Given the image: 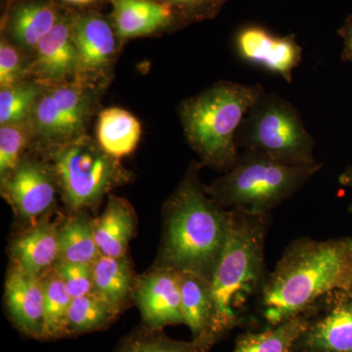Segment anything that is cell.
<instances>
[{
	"mask_svg": "<svg viewBox=\"0 0 352 352\" xmlns=\"http://www.w3.org/2000/svg\"><path fill=\"white\" fill-rule=\"evenodd\" d=\"M352 286V237L302 238L292 243L267 276L259 307L275 326L316 308L322 298Z\"/></svg>",
	"mask_w": 352,
	"mask_h": 352,
	"instance_id": "cell-1",
	"label": "cell"
},
{
	"mask_svg": "<svg viewBox=\"0 0 352 352\" xmlns=\"http://www.w3.org/2000/svg\"><path fill=\"white\" fill-rule=\"evenodd\" d=\"M193 163L166 201L159 265L210 279L226 242L231 210L217 203L201 183Z\"/></svg>",
	"mask_w": 352,
	"mask_h": 352,
	"instance_id": "cell-2",
	"label": "cell"
},
{
	"mask_svg": "<svg viewBox=\"0 0 352 352\" xmlns=\"http://www.w3.org/2000/svg\"><path fill=\"white\" fill-rule=\"evenodd\" d=\"M270 214L231 210L226 242L210 277L215 344L239 325L250 300L261 294L267 276L264 244Z\"/></svg>",
	"mask_w": 352,
	"mask_h": 352,
	"instance_id": "cell-3",
	"label": "cell"
},
{
	"mask_svg": "<svg viewBox=\"0 0 352 352\" xmlns=\"http://www.w3.org/2000/svg\"><path fill=\"white\" fill-rule=\"evenodd\" d=\"M264 90L259 83L221 80L180 104L183 132L201 164L226 173L232 168L240 155L236 132Z\"/></svg>",
	"mask_w": 352,
	"mask_h": 352,
	"instance_id": "cell-4",
	"label": "cell"
},
{
	"mask_svg": "<svg viewBox=\"0 0 352 352\" xmlns=\"http://www.w3.org/2000/svg\"><path fill=\"white\" fill-rule=\"evenodd\" d=\"M322 168L320 163L291 166L245 150L226 175L205 189L221 207L250 214H270Z\"/></svg>",
	"mask_w": 352,
	"mask_h": 352,
	"instance_id": "cell-5",
	"label": "cell"
},
{
	"mask_svg": "<svg viewBox=\"0 0 352 352\" xmlns=\"http://www.w3.org/2000/svg\"><path fill=\"white\" fill-rule=\"evenodd\" d=\"M236 143L243 151L261 153L291 166H311L315 140L298 109L265 90L254 101L236 132Z\"/></svg>",
	"mask_w": 352,
	"mask_h": 352,
	"instance_id": "cell-6",
	"label": "cell"
},
{
	"mask_svg": "<svg viewBox=\"0 0 352 352\" xmlns=\"http://www.w3.org/2000/svg\"><path fill=\"white\" fill-rule=\"evenodd\" d=\"M52 150L50 164L72 212L97 207L109 192L131 178L120 160L107 154L87 134Z\"/></svg>",
	"mask_w": 352,
	"mask_h": 352,
	"instance_id": "cell-7",
	"label": "cell"
},
{
	"mask_svg": "<svg viewBox=\"0 0 352 352\" xmlns=\"http://www.w3.org/2000/svg\"><path fill=\"white\" fill-rule=\"evenodd\" d=\"M94 102V85L76 78L44 87L29 122L32 138L52 149L85 135Z\"/></svg>",
	"mask_w": 352,
	"mask_h": 352,
	"instance_id": "cell-8",
	"label": "cell"
},
{
	"mask_svg": "<svg viewBox=\"0 0 352 352\" xmlns=\"http://www.w3.org/2000/svg\"><path fill=\"white\" fill-rule=\"evenodd\" d=\"M58 183L50 164L24 157L19 166L1 180V194L24 223L41 220L55 205Z\"/></svg>",
	"mask_w": 352,
	"mask_h": 352,
	"instance_id": "cell-9",
	"label": "cell"
},
{
	"mask_svg": "<svg viewBox=\"0 0 352 352\" xmlns=\"http://www.w3.org/2000/svg\"><path fill=\"white\" fill-rule=\"evenodd\" d=\"M134 302L143 326L152 330L183 324L179 271L157 265L136 279Z\"/></svg>",
	"mask_w": 352,
	"mask_h": 352,
	"instance_id": "cell-10",
	"label": "cell"
},
{
	"mask_svg": "<svg viewBox=\"0 0 352 352\" xmlns=\"http://www.w3.org/2000/svg\"><path fill=\"white\" fill-rule=\"evenodd\" d=\"M72 28L78 60L76 80L94 85L112 66L117 54V32L103 16L94 13L73 16Z\"/></svg>",
	"mask_w": 352,
	"mask_h": 352,
	"instance_id": "cell-11",
	"label": "cell"
},
{
	"mask_svg": "<svg viewBox=\"0 0 352 352\" xmlns=\"http://www.w3.org/2000/svg\"><path fill=\"white\" fill-rule=\"evenodd\" d=\"M236 53L245 63L261 67L293 82L294 71L302 63V48L295 36H279L258 25L243 28L234 39Z\"/></svg>",
	"mask_w": 352,
	"mask_h": 352,
	"instance_id": "cell-12",
	"label": "cell"
},
{
	"mask_svg": "<svg viewBox=\"0 0 352 352\" xmlns=\"http://www.w3.org/2000/svg\"><path fill=\"white\" fill-rule=\"evenodd\" d=\"M34 52V60L27 69V75L32 76V80L43 87H50L76 78L78 60L72 17L61 16Z\"/></svg>",
	"mask_w": 352,
	"mask_h": 352,
	"instance_id": "cell-13",
	"label": "cell"
},
{
	"mask_svg": "<svg viewBox=\"0 0 352 352\" xmlns=\"http://www.w3.org/2000/svg\"><path fill=\"white\" fill-rule=\"evenodd\" d=\"M328 305L319 316L315 311L295 351L352 352V298L346 292H337Z\"/></svg>",
	"mask_w": 352,
	"mask_h": 352,
	"instance_id": "cell-14",
	"label": "cell"
},
{
	"mask_svg": "<svg viewBox=\"0 0 352 352\" xmlns=\"http://www.w3.org/2000/svg\"><path fill=\"white\" fill-rule=\"evenodd\" d=\"M4 298L7 312L15 327L28 337L43 340L44 295L41 278L11 266L7 273Z\"/></svg>",
	"mask_w": 352,
	"mask_h": 352,
	"instance_id": "cell-15",
	"label": "cell"
},
{
	"mask_svg": "<svg viewBox=\"0 0 352 352\" xmlns=\"http://www.w3.org/2000/svg\"><path fill=\"white\" fill-rule=\"evenodd\" d=\"M12 265L43 278L59 259V226L41 219L14 237L9 247Z\"/></svg>",
	"mask_w": 352,
	"mask_h": 352,
	"instance_id": "cell-16",
	"label": "cell"
},
{
	"mask_svg": "<svg viewBox=\"0 0 352 352\" xmlns=\"http://www.w3.org/2000/svg\"><path fill=\"white\" fill-rule=\"evenodd\" d=\"M183 324L191 331L192 340L210 349L214 339V307L210 279L188 271H179Z\"/></svg>",
	"mask_w": 352,
	"mask_h": 352,
	"instance_id": "cell-17",
	"label": "cell"
},
{
	"mask_svg": "<svg viewBox=\"0 0 352 352\" xmlns=\"http://www.w3.org/2000/svg\"><path fill=\"white\" fill-rule=\"evenodd\" d=\"M112 3L113 25L120 39L148 36L175 19V11L164 0H112Z\"/></svg>",
	"mask_w": 352,
	"mask_h": 352,
	"instance_id": "cell-18",
	"label": "cell"
},
{
	"mask_svg": "<svg viewBox=\"0 0 352 352\" xmlns=\"http://www.w3.org/2000/svg\"><path fill=\"white\" fill-rule=\"evenodd\" d=\"M131 204L119 197H109L103 214L95 219V239L101 254L113 258L126 256L135 235L138 220Z\"/></svg>",
	"mask_w": 352,
	"mask_h": 352,
	"instance_id": "cell-19",
	"label": "cell"
},
{
	"mask_svg": "<svg viewBox=\"0 0 352 352\" xmlns=\"http://www.w3.org/2000/svg\"><path fill=\"white\" fill-rule=\"evenodd\" d=\"M60 17L57 7L52 2L29 0L14 8L8 21V32L21 47L34 51Z\"/></svg>",
	"mask_w": 352,
	"mask_h": 352,
	"instance_id": "cell-20",
	"label": "cell"
},
{
	"mask_svg": "<svg viewBox=\"0 0 352 352\" xmlns=\"http://www.w3.org/2000/svg\"><path fill=\"white\" fill-rule=\"evenodd\" d=\"M127 256L113 258L101 254L92 264L94 293L122 314L133 296L136 278Z\"/></svg>",
	"mask_w": 352,
	"mask_h": 352,
	"instance_id": "cell-21",
	"label": "cell"
},
{
	"mask_svg": "<svg viewBox=\"0 0 352 352\" xmlns=\"http://www.w3.org/2000/svg\"><path fill=\"white\" fill-rule=\"evenodd\" d=\"M141 135L140 122L129 111L112 107L99 113L97 142L110 156L119 160L129 156L138 147Z\"/></svg>",
	"mask_w": 352,
	"mask_h": 352,
	"instance_id": "cell-22",
	"label": "cell"
},
{
	"mask_svg": "<svg viewBox=\"0 0 352 352\" xmlns=\"http://www.w3.org/2000/svg\"><path fill=\"white\" fill-rule=\"evenodd\" d=\"M316 308L263 332L242 333L236 340L234 352H294L296 342L309 325Z\"/></svg>",
	"mask_w": 352,
	"mask_h": 352,
	"instance_id": "cell-23",
	"label": "cell"
},
{
	"mask_svg": "<svg viewBox=\"0 0 352 352\" xmlns=\"http://www.w3.org/2000/svg\"><path fill=\"white\" fill-rule=\"evenodd\" d=\"M101 256L95 239V219L82 212H73L59 226L58 261L92 265Z\"/></svg>",
	"mask_w": 352,
	"mask_h": 352,
	"instance_id": "cell-24",
	"label": "cell"
},
{
	"mask_svg": "<svg viewBox=\"0 0 352 352\" xmlns=\"http://www.w3.org/2000/svg\"><path fill=\"white\" fill-rule=\"evenodd\" d=\"M120 314L107 300L94 292L74 298L67 315L65 337L83 335L107 328Z\"/></svg>",
	"mask_w": 352,
	"mask_h": 352,
	"instance_id": "cell-25",
	"label": "cell"
},
{
	"mask_svg": "<svg viewBox=\"0 0 352 352\" xmlns=\"http://www.w3.org/2000/svg\"><path fill=\"white\" fill-rule=\"evenodd\" d=\"M41 280L44 295L43 340L64 338L67 315L73 296L54 268Z\"/></svg>",
	"mask_w": 352,
	"mask_h": 352,
	"instance_id": "cell-26",
	"label": "cell"
},
{
	"mask_svg": "<svg viewBox=\"0 0 352 352\" xmlns=\"http://www.w3.org/2000/svg\"><path fill=\"white\" fill-rule=\"evenodd\" d=\"M43 85L34 80H23L0 90V124L29 122Z\"/></svg>",
	"mask_w": 352,
	"mask_h": 352,
	"instance_id": "cell-27",
	"label": "cell"
},
{
	"mask_svg": "<svg viewBox=\"0 0 352 352\" xmlns=\"http://www.w3.org/2000/svg\"><path fill=\"white\" fill-rule=\"evenodd\" d=\"M115 352H210V349L193 340L183 342L170 339L163 331L143 326L124 338Z\"/></svg>",
	"mask_w": 352,
	"mask_h": 352,
	"instance_id": "cell-28",
	"label": "cell"
},
{
	"mask_svg": "<svg viewBox=\"0 0 352 352\" xmlns=\"http://www.w3.org/2000/svg\"><path fill=\"white\" fill-rule=\"evenodd\" d=\"M32 138L29 122L0 126V179H4L19 166Z\"/></svg>",
	"mask_w": 352,
	"mask_h": 352,
	"instance_id": "cell-29",
	"label": "cell"
},
{
	"mask_svg": "<svg viewBox=\"0 0 352 352\" xmlns=\"http://www.w3.org/2000/svg\"><path fill=\"white\" fill-rule=\"evenodd\" d=\"M53 268L63 279L73 298L94 292L92 265L59 261Z\"/></svg>",
	"mask_w": 352,
	"mask_h": 352,
	"instance_id": "cell-30",
	"label": "cell"
},
{
	"mask_svg": "<svg viewBox=\"0 0 352 352\" xmlns=\"http://www.w3.org/2000/svg\"><path fill=\"white\" fill-rule=\"evenodd\" d=\"M27 69L19 48L2 38L0 43V88L13 87L25 80Z\"/></svg>",
	"mask_w": 352,
	"mask_h": 352,
	"instance_id": "cell-31",
	"label": "cell"
},
{
	"mask_svg": "<svg viewBox=\"0 0 352 352\" xmlns=\"http://www.w3.org/2000/svg\"><path fill=\"white\" fill-rule=\"evenodd\" d=\"M168 2L176 15L187 20H203L212 17L226 0H164Z\"/></svg>",
	"mask_w": 352,
	"mask_h": 352,
	"instance_id": "cell-32",
	"label": "cell"
},
{
	"mask_svg": "<svg viewBox=\"0 0 352 352\" xmlns=\"http://www.w3.org/2000/svg\"><path fill=\"white\" fill-rule=\"evenodd\" d=\"M338 32L344 41V50L340 58L342 61L352 64V14Z\"/></svg>",
	"mask_w": 352,
	"mask_h": 352,
	"instance_id": "cell-33",
	"label": "cell"
},
{
	"mask_svg": "<svg viewBox=\"0 0 352 352\" xmlns=\"http://www.w3.org/2000/svg\"><path fill=\"white\" fill-rule=\"evenodd\" d=\"M339 183L342 186L352 189V166H349L340 173Z\"/></svg>",
	"mask_w": 352,
	"mask_h": 352,
	"instance_id": "cell-34",
	"label": "cell"
},
{
	"mask_svg": "<svg viewBox=\"0 0 352 352\" xmlns=\"http://www.w3.org/2000/svg\"><path fill=\"white\" fill-rule=\"evenodd\" d=\"M68 3L75 4V6H88V4L94 3L98 0H64Z\"/></svg>",
	"mask_w": 352,
	"mask_h": 352,
	"instance_id": "cell-35",
	"label": "cell"
},
{
	"mask_svg": "<svg viewBox=\"0 0 352 352\" xmlns=\"http://www.w3.org/2000/svg\"><path fill=\"white\" fill-rule=\"evenodd\" d=\"M347 295H349V296H351V298H352V286H351V288L349 289V291L347 292Z\"/></svg>",
	"mask_w": 352,
	"mask_h": 352,
	"instance_id": "cell-36",
	"label": "cell"
},
{
	"mask_svg": "<svg viewBox=\"0 0 352 352\" xmlns=\"http://www.w3.org/2000/svg\"><path fill=\"white\" fill-rule=\"evenodd\" d=\"M349 212H351V214H352V203L351 204V206H349Z\"/></svg>",
	"mask_w": 352,
	"mask_h": 352,
	"instance_id": "cell-37",
	"label": "cell"
},
{
	"mask_svg": "<svg viewBox=\"0 0 352 352\" xmlns=\"http://www.w3.org/2000/svg\"><path fill=\"white\" fill-rule=\"evenodd\" d=\"M294 352H300V351H294Z\"/></svg>",
	"mask_w": 352,
	"mask_h": 352,
	"instance_id": "cell-38",
	"label": "cell"
}]
</instances>
